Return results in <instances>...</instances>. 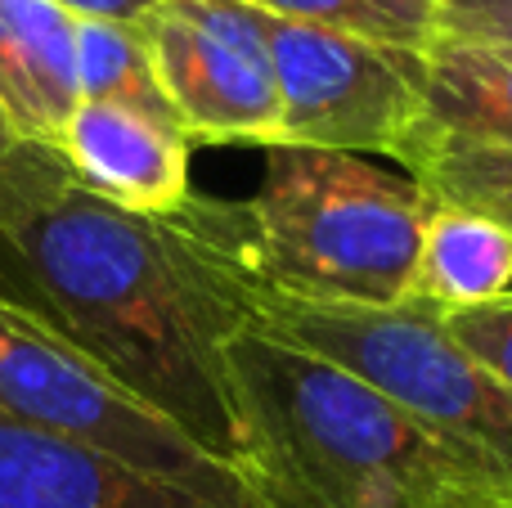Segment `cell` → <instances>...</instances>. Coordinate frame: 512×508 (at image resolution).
Returning <instances> with one entry per match:
<instances>
[{
    "label": "cell",
    "mask_w": 512,
    "mask_h": 508,
    "mask_svg": "<svg viewBox=\"0 0 512 508\" xmlns=\"http://www.w3.org/2000/svg\"><path fill=\"white\" fill-rule=\"evenodd\" d=\"M0 302L239 468L225 342L243 329L203 194L140 216L72 180L59 149H0Z\"/></svg>",
    "instance_id": "6da1fadb"
},
{
    "label": "cell",
    "mask_w": 512,
    "mask_h": 508,
    "mask_svg": "<svg viewBox=\"0 0 512 508\" xmlns=\"http://www.w3.org/2000/svg\"><path fill=\"white\" fill-rule=\"evenodd\" d=\"M225 378L252 508H512L495 477L315 351L239 329Z\"/></svg>",
    "instance_id": "7a4b0ae2"
},
{
    "label": "cell",
    "mask_w": 512,
    "mask_h": 508,
    "mask_svg": "<svg viewBox=\"0 0 512 508\" xmlns=\"http://www.w3.org/2000/svg\"><path fill=\"white\" fill-rule=\"evenodd\" d=\"M207 207L248 284L319 306H400L432 216V198L405 171L324 149H265L261 189Z\"/></svg>",
    "instance_id": "3957f363"
},
{
    "label": "cell",
    "mask_w": 512,
    "mask_h": 508,
    "mask_svg": "<svg viewBox=\"0 0 512 508\" xmlns=\"http://www.w3.org/2000/svg\"><path fill=\"white\" fill-rule=\"evenodd\" d=\"M203 216L212 225V207L203 194ZM216 239V225H212ZM221 248V239H216ZM225 257V248H221ZM239 302L243 329H261L274 338L306 347L333 365L360 374L382 396L418 419L432 437H441L463 464L495 477L512 495V387L495 378L481 360H472L445 333L441 315L418 302L400 306H319L248 284L225 257Z\"/></svg>",
    "instance_id": "277c9868"
},
{
    "label": "cell",
    "mask_w": 512,
    "mask_h": 508,
    "mask_svg": "<svg viewBox=\"0 0 512 508\" xmlns=\"http://www.w3.org/2000/svg\"><path fill=\"white\" fill-rule=\"evenodd\" d=\"M0 414L77 441L117 464L221 508H252L239 468L207 455L153 405L131 396L95 360L0 302Z\"/></svg>",
    "instance_id": "5b68a950"
},
{
    "label": "cell",
    "mask_w": 512,
    "mask_h": 508,
    "mask_svg": "<svg viewBox=\"0 0 512 508\" xmlns=\"http://www.w3.org/2000/svg\"><path fill=\"white\" fill-rule=\"evenodd\" d=\"M261 18L279 86L274 149L396 158L400 140L423 122V50Z\"/></svg>",
    "instance_id": "8992f818"
},
{
    "label": "cell",
    "mask_w": 512,
    "mask_h": 508,
    "mask_svg": "<svg viewBox=\"0 0 512 508\" xmlns=\"http://www.w3.org/2000/svg\"><path fill=\"white\" fill-rule=\"evenodd\" d=\"M140 32L189 144H279V86L261 9L243 0H167Z\"/></svg>",
    "instance_id": "52a82bcc"
},
{
    "label": "cell",
    "mask_w": 512,
    "mask_h": 508,
    "mask_svg": "<svg viewBox=\"0 0 512 508\" xmlns=\"http://www.w3.org/2000/svg\"><path fill=\"white\" fill-rule=\"evenodd\" d=\"M189 135L117 104H81L59 158L81 189L140 216H171L189 203Z\"/></svg>",
    "instance_id": "ba28073f"
},
{
    "label": "cell",
    "mask_w": 512,
    "mask_h": 508,
    "mask_svg": "<svg viewBox=\"0 0 512 508\" xmlns=\"http://www.w3.org/2000/svg\"><path fill=\"white\" fill-rule=\"evenodd\" d=\"M0 508H221L0 414Z\"/></svg>",
    "instance_id": "9c48e42d"
},
{
    "label": "cell",
    "mask_w": 512,
    "mask_h": 508,
    "mask_svg": "<svg viewBox=\"0 0 512 508\" xmlns=\"http://www.w3.org/2000/svg\"><path fill=\"white\" fill-rule=\"evenodd\" d=\"M81 108L77 18L54 0H0V135L59 149Z\"/></svg>",
    "instance_id": "30bf717a"
},
{
    "label": "cell",
    "mask_w": 512,
    "mask_h": 508,
    "mask_svg": "<svg viewBox=\"0 0 512 508\" xmlns=\"http://www.w3.org/2000/svg\"><path fill=\"white\" fill-rule=\"evenodd\" d=\"M504 293H512V239L481 216L432 203L405 302L454 315Z\"/></svg>",
    "instance_id": "8fae6325"
},
{
    "label": "cell",
    "mask_w": 512,
    "mask_h": 508,
    "mask_svg": "<svg viewBox=\"0 0 512 508\" xmlns=\"http://www.w3.org/2000/svg\"><path fill=\"white\" fill-rule=\"evenodd\" d=\"M423 126L512 149V54L436 36L423 50Z\"/></svg>",
    "instance_id": "7c38bea8"
},
{
    "label": "cell",
    "mask_w": 512,
    "mask_h": 508,
    "mask_svg": "<svg viewBox=\"0 0 512 508\" xmlns=\"http://www.w3.org/2000/svg\"><path fill=\"white\" fill-rule=\"evenodd\" d=\"M391 162H400L432 203L481 216L512 239V149L445 135L418 122Z\"/></svg>",
    "instance_id": "4fadbf2b"
},
{
    "label": "cell",
    "mask_w": 512,
    "mask_h": 508,
    "mask_svg": "<svg viewBox=\"0 0 512 508\" xmlns=\"http://www.w3.org/2000/svg\"><path fill=\"white\" fill-rule=\"evenodd\" d=\"M77 77L81 104H117L153 117V122L180 126L167 95H162V81L140 23L77 18Z\"/></svg>",
    "instance_id": "5bb4252c"
},
{
    "label": "cell",
    "mask_w": 512,
    "mask_h": 508,
    "mask_svg": "<svg viewBox=\"0 0 512 508\" xmlns=\"http://www.w3.org/2000/svg\"><path fill=\"white\" fill-rule=\"evenodd\" d=\"M243 5L283 23L351 32L405 50H427L436 41V14H441V0H243Z\"/></svg>",
    "instance_id": "9a60e30c"
},
{
    "label": "cell",
    "mask_w": 512,
    "mask_h": 508,
    "mask_svg": "<svg viewBox=\"0 0 512 508\" xmlns=\"http://www.w3.org/2000/svg\"><path fill=\"white\" fill-rule=\"evenodd\" d=\"M441 324L472 360H481L490 374L512 387V293L472 306V311L441 315Z\"/></svg>",
    "instance_id": "2e32d148"
},
{
    "label": "cell",
    "mask_w": 512,
    "mask_h": 508,
    "mask_svg": "<svg viewBox=\"0 0 512 508\" xmlns=\"http://www.w3.org/2000/svg\"><path fill=\"white\" fill-rule=\"evenodd\" d=\"M436 36L495 45L512 54V0H441Z\"/></svg>",
    "instance_id": "e0dca14e"
},
{
    "label": "cell",
    "mask_w": 512,
    "mask_h": 508,
    "mask_svg": "<svg viewBox=\"0 0 512 508\" xmlns=\"http://www.w3.org/2000/svg\"><path fill=\"white\" fill-rule=\"evenodd\" d=\"M59 9H68L72 18H104V23H144L153 9H162L167 0H54Z\"/></svg>",
    "instance_id": "ac0fdd59"
},
{
    "label": "cell",
    "mask_w": 512,
    "mask_h": 508,
    "mask_svg": "<svg viewBox=\"0 0 512 508\" xmlns=\"http://www.w3.org/2000/svg\"><path fill=\"white\" fill-rule=\"evenodd\" d=\"M0 149H9V144H5V135H0Z\"/></svg>",
    "instance_id": "d6986e66"
}]
</instances>
